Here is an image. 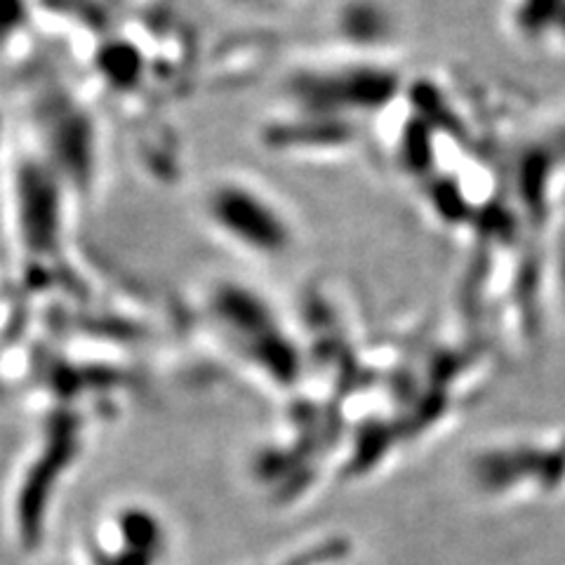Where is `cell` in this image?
I'll return each mask as SVG.
<instances>
[{"label":"cell","instance_id":"6da1fadb","mask_svg":"<svg viewBox=\"0 0 565 565\" xmlns=\"http://www.w3.org/2000/svg\"><path fill=\"white\" fill-rule=\"evenodd\" d=\"M71 565H186L182 527L151 494H114L83 519Z\"/></svg>","mask_w":565,"mask_h":565}]
</instances>
